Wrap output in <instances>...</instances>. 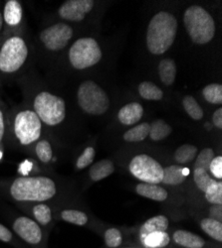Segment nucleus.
<instances>
[{
    "instance_id": "obj_1",
    "label": "nucleus",
    "mask_w": 222,
    "mask_h": 248,
    "mask_svg": "<svg viewBox=\"0 0 222 248\" xmlns=\"http://www.w3.org/2000/svg\"><path fill=\"white\" fill-rule=\"evenodd\" d=\"M8 193L16 202H43L57 195V184L46 176L18 177L9 185Z\"/></svg>"
},
{
    "instance_id": "obj_2",
    "label": "nucleus",
    "mask_w": 222,
    "mask_h": 248,
    "mask_svg": "<svg viewBox=\"0 0 222 248\" xmlns=\"http://www.w3.org/2000/svg\"><path fill=\"white\" fill-rule=\"evenodd\" d=\"M177 32V20L170 12L160 11L150 21L147 31V46L154 55H163L173 44Z\"/></svg>"
},
{
    "instance_id": "obj_3",
    "label": "nucleus",
    "mask_w": 222,
    "mask_h": 248,
    "mask_svg": "<svg viewBox=\"0 0 222 248\" xmlns=\"http://www.w3.org/2000/svg\"><path fill=\"white\" fill-rule=\"evenodd\" d=\"M184 23L191 41L197 45L209 43L215 35L214 19L201 6L188 7L184 14Z\"/></svg>"
},
{
    "instance_id": "obj_4",
    "label": "nucleus",
    "mask_w": 222,
    "mask_h": 248,
    "mask_svg": "<svg viewBox=\"0 0 222 248\" xmlns=\"http://www.w3.org/2000/svg\"><path fill=\"white\" fill-rule=\"evenodd\" d=\"M28 55L25 39L19 35L9 36L0 46V74H16L25 65Z\"/></svg>"
},
{
    "instance_id": "obj_5",
    "label": "nucleus",
    "mask_w": 222,
    "mask_h": 248,
    "mask_svg": "<svg viewBox=\"0 0 222 248\" xmlns=\"http://www.w3.org/2000/svg\"><path fill=\"white\" fill-rule=\"evenodd\" d=\"M33 110L42 123L48 126H57L66 117V103L64 98L42 91L33 99Z\"/></svg>"
},
{
    "instance_id": "obj_6",
    "label": "nucleus",
    "mask_w": 222,
    "mask_h": 248,
    "mask_svg": "<svg viewBox=\"0 0 222 248\" xmlns=\"http://www.w3.org/2000/svg\"><path fill=\"white\" fill-rule=\"evenodd\" d=\"M43 130L42 122L33 109H23L16 112L12 131L20 146H31L39 139H41Z\"/></svg>"
},
{
    "instance_id": "obj_7",
    "label": "nucleus",
    "mask_w": 222,
    "mask_h": 248,
    "mask_svg": "<svg viewBox=\"0 0 222 248\" xmlns=\"http://www.w3.org/2000/svg\"><path fill=\"white\" fill-rule=\"evenodd\" d=\"M78 105L83 111L92 115H102L110 108V98L106 92L93 80L81 84L77 93Z\"/></svg>"
},
{
    "instance_id": "obj_8",
    "label": "nucleus",
    "mask_w": 222,
    "mask_h": 248,
    "mask_svg": "<svg viewBox=\"0 0 222 248\" xmlns=\"http://www.w3.org/2000/svg\"><path fill=\"white\" fill-rule=\"evenodd\" d=\"M68 58L74 69L85 70L99 63L102 59V50L95 39L80 38L71 46Z\"/></svg>"
},
{
    "instance_id": "obj_9",
    "label": "nucleus",
    "mask_w": 222,
    "mask_h": 248,
    "mask_svg": "<svg viewBox=\"0 0 222 248\" xmlns=\"http://www.w3.org/2000/svg\"><path fill=\"white\" fill-rule=\"evenodd\" d=\"M129 170L135 178L148 184L158 185L164 177L163 166L147 154L135 156L130 162Z\"/></svg>"
},
{
    "instance_id": "obj_10",
    "label": "nucleus",
    "mask_w": 222,
    "mask_h": 248,
    "mask_svg": "<svg viewBox=\"0 0 222 248\" xmlns=\"http://www.w3.org/2000/svg\"><path fill=\"white\" fill-rule=\"evenodd\" d=\"M14 233L33 248H46V234L42 226L28 217H18L12 222Z\"/></svg>"
},
{
    "instance_id": "obj_11",
    "label": "nucleus",
    "mask_w": 222,
    "mask_h": 248,
    "mask_svg": "<svg viewBox=\"0 0 222 248\" xmlns=\"http://www.w3.org/2000/svg\"><path fill=\"white\" fill-rule=\"evenodd\" d=\"M74 35L73 28L63 22L53 24L39 34L43 46L51 52H59L65 49Z\"/></svg>"
},
{
    "instance_id": "obj_12",
    "label": "nucleus",
    "mask_w": 222,
    "mask_h": 248,
    "mask_svg": "<svg viewBox=\"0 0 222 248\" xmlns=\"http://www.w3.org/2000/svg\"><path fill=\"white\" fill-rule=\"evenodd\" d=\"M93 7V0H67L59 7L58 15L65 21L80 22Z\"/></svg>"
},
{
    "instance_id": "obj_13",
    "label": "nucleus",
    "mask_w": 222,
    "mask_h": 248,
    "mask_svg": "<svg viewBox=\"0 0 222 248\" xmlns=\"http://www.w3.org/2000/svg\"><path fill=\"white\" fill-rule=\"evenodd\" d=\"M3 27L15 29L22 22L23 8L21 3L17 0H8L5 2L3 11Z\"/></svg>"
},
{
    "instance_id": "obj_14",
    "label": "nucleus",
    "mask_w": 222,
    "mask_h": 248,
    "mask_svg": "<svg viewBox=\"0 0 222 248\" xmlns=\"http://www.w3.org/2000/svg\"><path fill=\"white\" fill-rule=\"evenodd\" d=\"M144 115V108L138 102H131L123 107L118 113L120 122L124 125H134L142 119Z\"/></svg>"
},
{
    "instance_id": "obj_15",
    "label": "nucleus",
    "mask_w": 222,
    "mask_h": 248,
    "mask_svg": "<svg viewBox=\"0 0 222 248\" xmlns=\"http://www.w3.org/2000/svg\"><path fill=\"white\" fill-rule=\"evenodd\" d=\"M170 221L166 216L159 215L149 218L143 223L139 229V238L143 240L147 235L156 232H167L169 230Z\"/></svg>"
},
{
    "instance_id": "obj_16",
    "label": "nucleus",
    "mask_w": 222,
    "mask_h": 248,
    "mask_svg": "<svg viewBox=\"0 0 222 248\" xmlns=\"http://www.w3.org/2000/svg\"><path fill=\"white\" fill-rule=\"evenodd\" d=\"M172 239L176 244L186 248H204L205 245V240L203 237L184 230L174 232Z\"/></svg>"
},
{
    "instance_id": "obj_17",
    "label": "nucleus",
    "mask_w": 222,
    "mask_h": 248,
    "mask_svg": "<svg viewBox=\"0 0 222 248\" xmlns=\"http://www.w3.org/2000/svg\"><path fill=\"white\" fill-rule=\"evenodd\" d=\"M136 192L137 195L144 198L151 199L155 202H164L168 199V192L163 187L155 184L140 183L137 185Z\"/></svg>"
},
{
    "instance_id": "obj_18",
    "label": "nucleus",
    "mask_w": 222,
    "mask_h": 248,
    "mask_svg": "<svg viewBox=\"0 0 222 248\" xmlns=\"http://www.w3.org/2000/svg\"><path fill=\"white\" fill-rule=\"evenodd\" d=\"M30 214L33 217L32 219H34L40 226L48 227L52 224V209L47 203L35 202L30 208Z\"/></svg>"
},
{
    "instance_id": "obj_19",
    "label": "nucleus",
    "mask_w": 222,
    "mask_h": 248,
    "mask_svg": "<svg viewBox=\"0 0 222 248\" xmlns=\"http://www.w3.org/2000/svg\"><path fill=\"white\" fill-rule=\"evenodd\" d=\"M188 169L178 166V165H171L167 168H164V177L161 183L170 186H177L183 184L187 180Z\"/></svg>"
},
{
    "instance_id": "obj_20",
    "label": "nucleus",
    "mask_w": 222,
    "mask_h": 248,
    "mask_svg": "<svg viewBox=\"0 0 222 248\" xmlns=\"http://www.w3.org/2000/svg\"><path fill=\"white\" fill-rule=\"evenodd\" d=\"M114 171H115L114 163L109 159H104L99 162H96L90 168L89 174L91 179L94 182H99L112 175Z\"/></svg>"
},
{
    "instance_id": "obj_21",
    "label": "nucleus",
    "mask_w": 222,
    "mask_h": 248,
    "mask_svg": "<svg viewBox=\"0 0 222 248\" xmlns=\"http://www.w3.org/2000/svg\"><path fill=\"white\" fill-rule=\"evenodd\" d=\"M158 75L166 86H171L176 78V65L171 59H164L158 64Z\"/></svg>"
},
{
    "instance_id": "obj_22",
    "label": "nucleus",
    "mask_w": 222,
    "mask_h": 248,
    "mask_svg": "<svg viewBox=\"0 0 222 248\" xmlns=\"http://www.w3.org/2000/svg\"><path fill=\"white\" fill-rule=\"evenodd\" d=\"M34 153L37 159L43 164H49L53 160L52 145L47 139H39L34 144Z\"/></svg>"
},
{
    "instance_id": "obj_23",
    "label": "nucleus",
    "mask_w": 222,
    "mask_h": 248,
    "mask_svg": "<svg viewBox=\"0 0 222 248\" xmlns=\"http://www.w3.org/2000/svg\"><path fill=\"white\" fill-rule=\"evenodd\" d=\"M172 128L171 125L163 120V119H157L153 122L150 129V138L154 141H160L164 140L171 133Z\"/></svg>"
},
{
    "instance_id": "obj_24",
    "label": "nucleus",
    "mask_w": 222,
    "mask_h": 248,
    "mask_svg": "<svg viewBox=\"0 0 222 248\" xmlns=\"http://www.w3.org/2000/svg\"><path fill=\"white\" fill-rule=\"evenodd\" d=\"M140 241L147 248H163L170 244L171 237L167 232H156L147 235Z\"/></svg>"
},
{
    "instance_id": "obj_25",
    "label": "nucleus",
    "mask_w": 222,
    "mask_h": 248,
    "mask_svg": "<svg viewBox=\"0 0 222 248\" xmlns=\"http://www.w3.org/2000/svg\"><path fill=\"white\" fill-rule=\"evenodd\" d=\"M200 227L207 235L214 240L222 241V223L210 217H205L200 221Z\"/></svg>"
},
{
    "instance_id": "obj_26",
    "label": "nucleus",
    "mask_w": 222,
    "mask_h": 248,
    "mask_svg": "<svg viewBox=\"0 0 222 248\" xmlns=\"http://www.w3.org/2000/svg\"><path fill=\"white\" fill-rule=\"evenodd\" d=\"M198 154V149L194 145L185 144L179 146L174 152V160L178 164H188L194 160Z\"/></svg>"
},
{
    "instance_id": "obj_27",
    "label": "nucleus",
    "mask_w": 222,
    "mask_h": 248,
    "mask_svg": "<svg viewBox=\"0 0 222 248\" xmlns=\"http://www.w3.org/2000/svg\"><path fill=\"white\" fill-rule=\"evenodd\" d=\"M138 93L147 100H160L164 96L163 91L151 81L140 82L138 86Z\"/></svg>"
},
{
    "instance_id": "obj_28",
    "label": "nucleus",
    "mask_w": 222,
    "mask_h": 248,
    "mask_svg": "<svg viewBox=\"0 0 222 248\" xmlns=\"http://www.w3.org/2000/svg\"><path fill=\"white\" fill-rule=\"evenodd\" d=\"M151 125L149 123H140L124 134V140L127 142H140L145 140L150 134Z\"/></svg>"
},
{
    "instance_id": "obj_29",
    "label": "nucleus",
    "mask_w": 222,
    "mask_h": 248,
    "mask_svg": "<svg viewBox=\"0 0 222 248\" xmlns=\"http://www.w3.org/2000/svg\"><path fill=\"white\" fill-rule=\"evenodd\" d=\"M60 218L79 226H83L88 222V216L85 213L77 210H63L60 213Z\"/></svg>"
},
{
    "instance_id": "obj_30",
    "label": "nucleus",
    "mask_w": 222,
    "mask_h": 248,
    "mask_svg": "<svg viewBox=\"0 0 222 248\" xmlns=\"http://www.w3.org/2000/svg\"><path fill=\"white\" fill-rule=\"evenodd\" d=\"M183 105L187 113L194 120H200L204 117V109L191 95H186L183 99Z\"/></svg>"
},
{
    "instance_id": "obj_31",
    "label": "nucleus",
    "mask_w": 222,
    "mask_h": 248,
    "mask_svg": "<svg viewBox=\"0 0 222 248\" xmlns=\"http://www.w3.org/2000/svg\"><path fill=\"white\" fill-rule=\"evenodd\" d=\"M205 199L211 204L222 205V183L214 179L205 191Z\"/></svg>"
},
{
    "instance_id": "obj_32",
    "label": "nucleus",
    "mask_w": 222,
    "mask_h": 248,
    "mask_svg": "<svg viewBox=\"0 0 222 248\" xmlns=\"http://www.w3.org/2000/svg\"><path fill=\"white\" fill-rule=\"evenodd\" d=\"M204 97L212 105H221L222 102V86L219 84H210L203 91Z\"/></svg>"
},
{
    "instance_id": "obj_33",
    "label": "nucleus",
    "mask_w": 222,
    "mask_h": 248,
    "mask_svg": "<svg viewBox=\"0 0 222 248\" xmlns=\"http://www.w3.org/2000/svg\"><path fill=\"white\" fill-rule=\"evenodd\" d=\"M215 157L214 151L211 148H205L197 154V158L194 163V169H203L208 172L209 165Z\"/></svg>"
},
{
    "instance_id": "obj_34",
    "label": "nucleus",
    "mask_w": 222,
    "mask_h": 248,
    "mask_svg": "<svg viewBox=\"0 0 222 248\" xmlns=\"http://www.w3.org/2000/svg\"><path fill=\"white\" fill-rule=\"evenodd\" d=\"M193 180L197 188L205 193L206 189L209 187V185L214 181L213 178L210 177L207 171L203 169H194L193 170Z\"/></svg>"
},
{
    "instance_id": "obj_35",
    "label": "nucleus",
    "mask_w": 222,
    "mask_h": 248,
    "mask_svg": "<svg viewBox=\"0 0 222 248\" xmlns=\"http://www.w3.org/2000/svg\"><path fill=\"white\" fill-rule=\"evenodd\" d=\"M104 239H105L106 245L110 248H117L123 243L122 232L117 229L107 230L104 235Z\"/></svg>"
},
{
    "instance_id": "obj_36",
    "label": "nucleus",
    "mask_w": 222,
    "mask_h": 248,
    "mask_svg": "<svg viewBox=\"0 0 222 248\" xmlns=\"http://www.w3.org/2000/svg\"><path fill=\"white\" fill-rule=\"evenodd\" d=\"M95 155H96V151L93 147L89 146L87 147L83 153L81 154L79 156V158L77 159V162H76V167L77 169L79 170H82V169H85L87 168L89 165H91L94 161V158H95Z\"/></svg>"
},
{
    "instance_id": "obj_37",
    "label": "nucleus",
    "mask_w": 222,
    "mask_h": 248,
    "mask_svg": "<svg viewBox=\"0 0 222 248\" xmlns=\"http://www.w3.org/2000/svg\"><path fill=\"white\" fill-rule=\"evenodd\" d=\"M210 173L216 180L221 181L222 179V157L221 156H215L213 160L211 161L209 165Z\"/></svg>"
},
{
    "instance_id": "obj_38",
    "label": "nucleus",
    "mask_w": 222,
    "mask_h": 248,
    "mask_svg": "<svg viewBox=\"0 0 222 248\" xmlns=\"http://www.w3.org/2000/svg\"><path fill=\"white\" fill-rule=\"evenodd\" d=\"M0 241L5 242V243H12V244L17 243L14 239V235L12 232L9 231L2 223H0Z\"/></svg>"
},
{
    "instance_id": "obj_39",
    "label": "nucleus",
    "mask_w": 222,
    "mask_h": 248,
    "mask_svg": "<svg viewBox=\"0 0 222 248\" xmlns=\"http://www.w3.org/2000/svg\"><path fill=\"white\" fill-rule=\"evenodd\" d=\"M6 132V121H5V114L0 108V159L2 157V145L3 140Z\"/></svg>"
},
{
    "instance_id": "obj_40",
    "label": "nucleus",
    "mask_w": 222,
    "mask_h": 248,
    "mask_svg": "<svg viewBox=\"0 0 222 248\" xmlns=\"http://www.w3.org/2000/svg\"><path fill=\"white\" fill-rule=\"evenodd\" d=\"M209 217L217 221H222V206L220 204H212L209 208Z\"/></svg>"
},
{
    "instance_id": "obj_41",
    "label": "nucleus",
    "mask_w": 222,
    "mask_h": 248,
    "mask_svg": "<svg viewBox=\"0 0 222 248\" xmlns=\"http://www.w3.org/2000/svg\"><path fill=\"white\" fill-rule=\"evenodd\" d=\"M212 121L217 128L219 129L222 128V108H218L217 110L214 111L212 116Z\"/></svg>"
},
{
    "instance_id": "obj_42",
    "label": "nucleus",
    "mask_w": 222,
    "mask_h": 248,
    "mask_svg": "<svg viewBox=\"0 0 222 248\" xmlns=\"http://www.w3.org/2000/svg\"><path fill=\"white\" fill-rule=\"evenodd\" d=\"M3 30V15H2V11H0V34H1Z\"/></svg>"
},
{
    "instance_id": "obj_43",
    "label": "nucleus",
    "mask_w": 222,
    "mask_h": 248,
    "mask_svg": "<svg viewBox=\"0 0 222 248\" xmlns=\"http://www.w3.org/2000/svg\"><path fill=\"white\" fill-rule=\"evenodd\" d=\"M125 248H135V247H125Z\"/></svg>"
}]
</instances>
